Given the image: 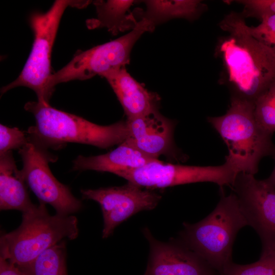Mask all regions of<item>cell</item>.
Wrapping results in <instances>:
<instances>
[{"mask_svg":"<svg viewBox=\"0 0 275 275\" xmlns=\"http://www.w3.org/2000/svg\"><path fill=\"white\" fill-rule=\"evenodd\" d=\"M80 193L84 199L93 200L101 207L103 238L108 237L118 226L131 216L155 208L162 198L153 190L130 182L121 186L81 189Z\"/></svg>","mask_w":275,"mask_h":275,"instance_id":"11","label":"cell"},{"mask_svg":"<svg viewBox=\"0 0 275 275\" xmlns=\"http://www.w3.org/2000/svg\"><path fill=\"white\" fill-rule=\"evenodd\" d=\"M243 6L241 14L245 18L255 17L260 19L267 14H275V0L236 1Z\"/></svg>","mask_w":275,"mask_h":275,"instance_id":"24","label":"cell"},{"mask_svg":"<svg viewBox=\"0 0 275 275\" xmlns=\"http://www.w3.org/2000/svg\"><path fill=\"white\" fill-rule=\"evenodd\" d=\"M24 108L36 120L35 125L28 128V138L47 149H60L69 143L107 149L121 144L128 136L126 121L100 125L38 101L28 102Z\"/></svg>","mask_w":275,"mask_h":275,"instance_id":"2","label":"cell"},{"mask_svg":"<svg viewBox=\"0 0 275 275\" xmlns=\"http://www.w3.org/2000/svg\"><path fill=\"white\" fill-rule=\"evenodd\" d=\"M105 78L121 103L127 119L158 108L160 98L148 91L127 72L125 67L102 75Z\"/></svg>","mask_w":275,"mask_h":275,"instance_id":"14","label":"cell"},{"mask_svg":"<svg viewBox=\"0 0 275 275\" xmlns=\"http://www.w3.org/2000/svg\"><path fill=\"white\" fill-rule=\"evenodd\" d=\"M126 121L128 136L125 141L145 155L158 159L172 149L174 122L158 108Z\"/></svg>","mask_w":275,"mask_h":275,"instance_id":"13","label":"cell"},{"mask_svg":"<svg viewBox=\"0 0 275 275\" xmlns=\"http://www.w3.org/2000/svg\"><path fill=\"white\" fill-rule=\"evenodd\" d=\"M0 275H29L23 269L0 257Z\"/></svg>","mask_w":275,"mask_h":275,"instance_id":"25","label":"cell"},{"mask_svg":"<svg viewBox=\"0 0 275 275\" xmlns=\"http://www.w3.org/2000/svg\"><path fill=\"white\" fill-rule=\"evenodd\" d=\"M88 3L57 0L46 12H36L31 15L30 23L34 37L30 54L18 77L2 88V94L17 87H25L36 93L38 102L49 104L53 93L49 87L52 74L51 52L62 16L68 7L83 8Z\"/></svg>","mask_w":275,"mask_h":275,"instance_id":"6","label":"cell"},{"mask_svg":"<svg viewBox=\"0 0 275 275\" xmlns=\"http://www.w3.org/2000/svg\"><path fill=\"white\" fill-rule=\"evenodd\" d=\"M149 20L141 18L136 26L127 34L115 40L78 52L62 68L52 73L49 87L53 92L55 86L73 80H86L111 70L125 67L130 61L133 46L146 32L154 30Z\"/></svg>","mask_w":275,"mask_h":275,"instance_id":"7","label":"cell"},{"mask_svg":"<svg viewBox=\"0 0 275 275\" xmlns=\"http://www.w3.org/2000/svg\"><path fill=\"white\" fill-rule=\"evenodd\" d=\"M17 170L12 151L0 155V209L34 211L38 205L32 202L27 185L16 174Z\"/></svg>","mask_w":275,"mask_h":275,"instance_id":"16","label":"cell"},{"mask_svg":"<svg viewBox=\"0 0 275 275\" xmlns=\"http://www.w3.org/2000/svg\"><path fill=\"white\" fill-rule=\"evenodd\" d=\"M231 187L248 225L260 238L262 250H275V187L244 173L237 175Z\"/></svg>","mask_w":275,"mask_h":275,"instance_id":"10","label":"cell"},{"mask_svg":"<svg viewBox=\"0 0 275 275\" xmlns=\"http://www.w3.org/2000/svg\"><path fill=\"white\" fill-rule=\"evenodd\" d=\"M78 232L76 216L50 215L40 202L34 211L22 213L18 228L1 235L0 257L24 269L50 247L65 239H75Z\"/></svg>","mask_w":275,"mask_h":275,"instance_id":"5","label":"cell"},{"mask_svg":"<svg viewBox=\"0 0 275 275\" xmlns=\"http://www.w3.org/2000/svg\"><path fill=\"white\" fill-rule=\"evenodd\" d=\"M183 226L179 240L220 275L232 262V248L237 234L248 224L236 196L223 193L208 216L197 223H184Z\"/></svg>","mask_w":275,"mask_h":275,"instance_id":"4","label":"cell"},{"mask_svg":"<svg viewBox=\"0 0 275 275\" xmlns=\"http://www.w3.org/2000/svg\"><path fill=\"white\" fill-rule=\"evenodd\" d=\"M150 253L144 275H219L206 261L179 240L162 242L149 229L142 230Z\"/></svg>","mask_w":275,"mask_h":275,"instance_id":"12","label":"cell"},{"mask_svg":"<svg viewBox=\"0 0 275 275\" xmlns=\"http://www.w3.org/2000/svg\"><path fill=\"white\" fill-rule=\"evenodd\" d=\"M238 174L228 162L217 166H194L165 163L159 159L138 169L115 175L141 187L151 189L197 182H209L222 188L232 186Z\"/></svg>","mask_w":275,"mask_h":275,"instance_id":"9","label":"cell"},{"mask_svg":"<svg viewBox=\"0 0 275 275\" xmlns=\"http://www.w3.org/2000/svg\"><path fill=\"white\" fill-rule=\"evenodd\" d=\"M257 26L246 25L247 32L263 44L275 49V14H267L260 18Z\"/></svg>","mask_w":275,"mask_h":275,"instance_id":"22","label":"cell"},{"mask_svg":"<svg viewBox=\"0 0 275 275\" xmlns=\"http://www.w3.org/2000/svg\"><path fill=\"white\" fill-rule=\"evenodd\" d=\"M134 2L132 0L95 1L97 17L87 21L88 27H104L114 35L125 30H133L139 21L135 13L130 11Z\"/></svg>","mask_w":275,"mask_h":275,"instance_id":"18","label":"cell"},{"mask_svg":"<svg viewBox=\"0 0 275 275\" xmlns=\"http://www.w3.org/2000/svg\"><path fill=\"white\" fill-rule=\"evenodd\" d=\"M256 120L262 128L273 134L275 132V81L254 102Z\"/></svg>","mask_w":275,"mask_h":275,"instance_id":"21","label":"cell"},{"mask_svg":"<svg viewBox=\"0 0 275 275\" xmlns=\"http://www.w3.org/2000/svg\"><path fill=\"white\" fill-rule=\"evenodd\" d=\"M158 159L143 154L125 141L105 154L86 157L78 155L73 161L72 170L117 172L138 169Z\"/></svg>","mask_w":275,"mask_h":275,"instance_id":"15","label":"cell"},{"mask_svg":"<svg viewBox=\"0 0 275 275\" xmlns=\"http://www.w3.org/2000/svg\"><path fill=\"white\" fill-rule=\"evenodd\" d=\"M144 2L146 10L136 9L138 18L147 19L154 26L174 18L194 20L207 9V5L197 0H148Z\"/></svg>","mask_w":275,"mask_h":275,"instance_id":"17","label":"cell"},{"mask_svg":"<svg viewBox=\"0 0 275 275\" xmlns=\"http://www.w3.org/2000/svg\"><path fill=\"white\" fill-rule=\"evenodd\" d=\"M246 25L241 14L227 15L219 26L228 35L219 39L215 54L223 61L224 83L232 96L254 102L275 81V49L252 37Z\"/></svg>","mask_w":275,"mask_h":275,"instance_id":"1","label":"cell"},{"mask_svg":"<svg viewBox=\"0 0 275 275\" xmlns=\"http://www.w3.org/2000/svg\"><path fill=\"white\" fill-rule=\"evenodd\" d=\"M274 159V161H275V154H274V155L272 156ZM270 184H271V185H272L273 186H274L275 187V164H274V168H273V170L272 172V173H271L270 175L269 176V177L266 179H265Z\"/></svg>","mask_w":275,"mask_h":275,"instance_id":"26","label":"cell"},{"mask_svg":"<svg viewBox=\"0 0 275 275\" xmlns=\"http://www.w3.org/2000/svg\"><path fill=\"white\" fill-rule=\"evenodd\" d=\"M207 119L227 147L226 161L238 173L254 175L262 158L275 154L272 134L256 120L253 102L231 96L229 107L224 115Z\"/></svg>","mask_w":275,"mask_h":275,"instance_id":"3","label":"cell"},{"mask_svg":"<svg viewBox=\"0 0 275 275\" xmlns=\"http://www.w3.org/2000/svg\"><path fill=\"white\" fill-rule=\"evenodd\" d=\"M28 142L27 134L18 128L0 124V155L12 150H19Z\"/></svg>","mask_w":275,"mask_h":275,"instance_id":"23","label":"cell"},{"mask_svg":"<svg viewBox=\"0 0 275 275\" xmlns=\"http://www.w3.org/2000/svg\"><path fill=\"white\" fill-rule=\"evenodd\" d=\"M18 153L23 166L20 170H17L16 174L40 202L49 204L56 213L63 215H71L81 209V201L73 196L68 186L56 178L49 167V163L56 161L57 157L29 138Z\"/></svg>","mask_w":275,"mask_h":275,"instance_id":"8","label":"cell"},{"mask_svg":"<svg viewBox=\"0 0 275 275\" xmlns=\"http://www.w3.org/2000/svg\"><path fill=\"white\" fill-rule=\"evenodd\" d=\"M64 240L41 253L29 266L22 269L29 275H68Z\"/></svg>","mask_w":275,"mask_h":275,"instance_id":"19","label":"cell"},{"mask_svg":"<svg viewBox=\"0 0 275 275\" xmlns=\"http://www.w3.org/2000/svg\"><path fill=\"white\" fill-rule=\"evenodd\" d=\"M220 275H275V250H262L259 259L249 264L231 262Z\"/></svg>","mask_w":275,"mask_h":275,"instance_id":"20","label":"cell"}]
</instances>
